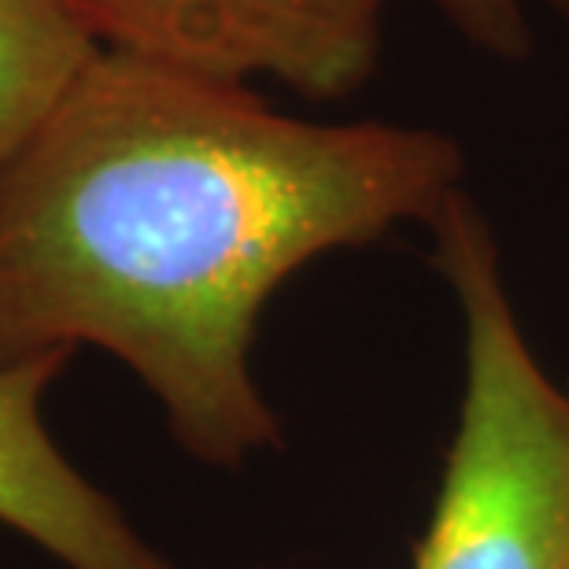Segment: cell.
<instances>
[{
	"instance_id": "obj_1",
	"label": "cell",
	"mask_w": 569,
	"mask_h": 569,
	"mask_svg": "<svg viewBox=\"0 0 569 569\" xmlns=\"http://www.w3.org/2000/svg\"><path fill=\"white\" fill-rule=\"evenodd\" d=\"M448 133L307 122L252 86L97 49L0 159V362L104 348L192 459L278 443L252 381L263 307L318 256L432 222Z\"/></svg>"
},
{
	"instance_id": "obj_2",
	"label": "cell",
	"mask_w": 569,
	"mask_h": 569,
	"mask_svg": "<svg viewBox=\"0 0 569 569\" xmlns=\"http://www.w3.org/2000/svg\"><path fill=\"white\" fill-rule=\"evenodd\" d=\"M466 326V392L415 569H569V392L532 356L481 208L429 222Z\"/></svg>"
},
{
	"instance_id": "obj_3",
	"label": "cell",
	"mask_w": 569,
	"mask_h": 569,
	"mask_svg": "<svg viewBox=\"0 0 569 569\" xmlns=\"http://www.w3.org/2000/svg\"><path fill=\"white\" fill-rule=\"evenodd\" d=\"M100 49L222 78L348 97L381 56L389 0H56Z\"/></svg>"
},
{
	"instance_id": "obj_4",
	"label": "cell",
	"mask_w": 569,
	"mask_h": 569,
	"mask_svg": "<svg viewBox=\"0 0 569 569\" xmlns=\"http://www.w3.org/2000/svg\"><path fill=\"white\" fill-rule=\"evenodd\" d=\"M67 362V351L0 362V526L67 569H170L44 429V392Z\"/></svg>"
},
{
	"instance_id": "obj_5",
	"label": "cell",
	"mask_w": 569,
	"mask_h": 569,
	"mask_svg": "<svg viewBox=\"0 0 569 569\" xmlns=\"http://www.w3.org/2000/svg\"><path fill=\"white\" fill-rule=\"evenodd\" d=\"M97 49L56 0H0V159Z\"/></svg>"
},
{
	"instance_id": "obj_6",
	"label": "cell",
	"mask_w": 569,
	"mask_h": 569,
	"mask_svg": "<svg viewBox=\"0 0 569 569\" xmlns=\"http://www.w3.org/2000/svg\"><path fill=\"white\" fill-rule=\"evenodd\" d=\"M448 27L503 63H518L532 52V19L529 0H432ZM569 19V0H543Z\"/></svg>"
}]
</instances>
